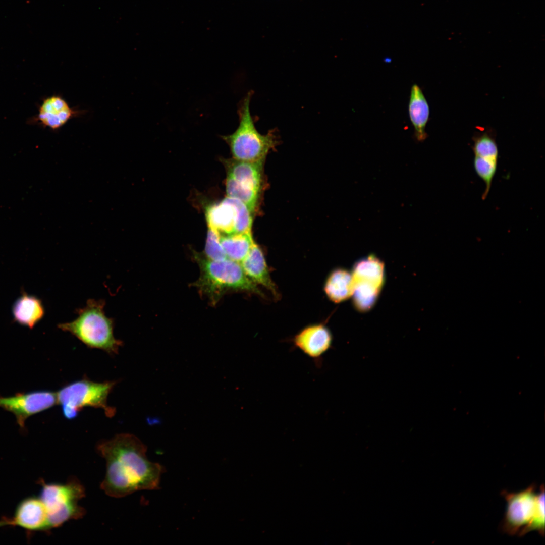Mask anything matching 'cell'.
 Segmentation results:
<instances>
[{
  "label": "cell",
  "instance_id": "cell-1",
  "mask_svg": "<svg viewBox=\"0 0 545 545\" xmlns=\"http://www.w3.org/2000/svg\"><path fill=\"white\" fill-rule=\"evenodd\" d=\"M97 450L106 461L101 488L108 496L121 498L136 491L159 488L164 468L147 459L146 446L136 436L117 434L100 443Z\"/></svg>",
  "mask_w": 545,
  "mask_h": 545
},
{
  "label": "cell",
  "instance_id": "cell-2",
  "mask_svg": "<svg viewBox=\"0 0 545 545\" xmlns=\"http://www.w3.org/2000/svg\"><path fill=\"white\" fill-rule=\"evenodd\" d=\"M193 255L200 275L193 285L213 305L230 291H241L265 297L257 285L246 275L240 263L228 258L213 260L199 253Z\"/></svg>",
  "mask_w": 545,
  "mask_h": 545
},
{
  "label": "cell",
  "instance_id": "cell-3",
  "mask_svg": "<svg viewBox=\"0 0 545 545\" xmlns=\"http://www.w3.org/2000/svg\"><path fill=\"white\" fill-rule=\"evenodd\" d=\"M104 300L88 299L85 307L77 310L78 316L72 321L59 324L86 346L102 350L113 355L117 354L122 345L114 335V319L104 312Z\"/></svg>",
  "mask_w": 545,
  "mask_h": 545
},
{
  "label": "cell",
  "instance_id": "cell-4",
  "mask_svg": "<svg viewBox=\"0 0 545 545\" xmlns=\"http://www.w3.org/2000/svg\"><path fill=\"white\" fill-rule=\"evenodd\" d=\"M532 484L517 493H502L507 502L501 525L503 532L509 535H525L531 531L540 535L544 533V491L543 485L539 493Z\"/></svg>",
  "mask_w": 545,
  "mask_h": 545
},
{
  "label": "cell",
  "instance_id": "cell-5",
  "mask_svg": "<svg viewBox=\"0 0 545 545\" xmlns=\"http://www.w3.org/2000/svg\"><path fill=\"white\" fill-rule=\"evenodd\" d=\"M252 92H248L238 106L239 124L236 131L222 138L229 145L232 158L244 161L264 160L268 153L278 144L275 130L266 134L259 133L250 111Z\"/></svg>",
  "mask_w": 545,
  "mask_h": 545
},
{
  "label": "cell",
  "instance_id": "cell-6",
  "mask_svg": "<svg viewBox=\"0 0 545 545\" xmlns=\"http://www.w3.org/2000/svg\"><path fill=\"white\" fill-rule=\"evenodd\" d=\"M116 383L113 381L96 383L84 378L66 385L57 393L63 415L68 419H73L83 407L90 406L101 408L106 416L112 417L116 411L107 405V399Z\"/></svg>",
  "mask_w": 545,
  "mask_h": 545
},
{
  "label": "cell",
  "instance_id": "cell-7",
  "mask_svg": "<svg viewBox=\"0 0 545 545\" xmlns=\"http://www.w3.org/2000/svg\"><path fill=\"white\" fill-rule=\"evenodd\" d=\"M84 494L83 485L74 478L64 484L43 483L40 499L47 511L49 528L82 517L85 510L78 502Z\"/></svg>",
  "mask_w": 545,
  "mask_h": 545
},
{
  "label": "cell",
  "instance_id": "cell-8",
  "mask_svg": "<svg viewBox=\"0 0 545 545\" xmlns=\"http://www.w3.org/2000/svg\"><path fill=\"white\" fill-rule=\"evenodd\" d=\"M208 228L219 235L251 233L253 214L239 199L226 197L206 208Z\"/></svg>",
  "mask_w": 545,
  "mask_h": 545
},
{
  "label": "cell",
  "instance_id": "cell-9",
  "mask_svg": "<svg viewBox=\"0 0 545 545\" xmlns=\"http://www.w3.org/2000/svg\"><path fill=\"white\" fill-rule=\"evenodd\" d=\"M56 403L57 393L49 391L19 393L8 397L0 396V407L14 414L22 428L28 417L52 407Z\"/></svg>",
  "mask_w": 545,
  "mask_h": 545
},
{
  "label": "cell",
  "instance_id": "cell-10",
  "mask_svg": "<svg viewBox=\"0 0 545 545\" xmlns=\"http://www.w3.org/2000/svg\"><path fill=\"white\" fill-rule=\"evenodd\" d=\"M354 292L366 297H377L384 284L383 263L373 255L355 263L352 274Z\"/></svg>",
  "mask_w": 545,
  "mask_h": 545
},
{
  "label": "cell",
  "instance_id": "cell-11",
  "mask_svg": "<svg viewBox=\"0 0 545 545\" xmlns=\"http://www.w3.org/2000/svg\"><path fill=\"white\" fill-rule=\"evenodd\" d=\"M292 341L295 347L319 366L323 355L331 347L332 336L324 325L315 324L307 326L299 332Z\"/></svg>",
  "mask_w": 545,
  "mask_h": 545
},
{
  "label": "cell",
  "instance_id": "cell-12",
  "mask_svg": "<svg viewBox=\"0 0 545 545\" xmlns=\"http://www.w3.org/2000/svg\"><path fill=\"white\" fill-rule=\"evenodd\" d=\"M473 150L474 170L485 183L484 193H488L497 168L499 152L497 143L493 137L484 134L475 138Z\"/></svg>",
  "mask_w": 545,
  "mask_h": 545
},
{
  "label": "cell",
  "instance_id": "cell-13",
  "mask_svg": "<svg viewBox=\"0 0 545 545\" xmlns=\"http://www.w3.org/2000/svg\"><path fill=\"white\" fill-rule=\"evenodd\" d=\"M10 524L32 531L49 529L46 508L40 498L29 497L18 505Z\"/></svg>",
  "mask_w": 545,
  "mask_h": 545
},
{
  "label": "cell",
  "instance_id": "cell-14",
  "mask_svg": "<svg viewBox=\"0 0 545 545\" xmlns=\"http://www.w3.org/2000/svg\"><path fill=\"white\" fill-rule=\"evenodd\" d=\"M80 114L81 111L71 107L63 97L53 95L43 100L39 110L38 118L44 126L58 130Z\"/></svg>",
  "mask_w": 545,
  "mask_h": 545
},
{
  "label": "cell",
  "instance_id": "cell-15",
  "mask_svg": "<svg viewBox=\"0 0 545 545\" xmlns=\"http://www.w3.org/2000/svg\"><path fill=\"white\" fill-rule=\"evenodd\" d=\"M264 161L249 162L231 158L224 161L227 176L244 187L261 193L263 185Z\"/></svg>",
  "mask_w": 545,
  "mask_h": 545
},
{
  "label": "cell",
  "instance_id": "cell-16",
  "mask_svg": "<svg viewBox=\"0 0 545 545\" xmlns=\"http://www.w3.org/2000/svg\"><path fill=\"white\" fill-rule=\"evenodd\" d=\"M241 265L253 282L265 287L275 297L279 298L277 287L271 278L263 251L255 242Z\"/></svg>",
  "mask_w": 545,
  "mask_h": 545
},
{
  "label": "cell",
  "instance_id": "cell-17",
  "mask_svg": "<svg viewBox=\"0 0 545 545\" xmlns=\"http://www.w3.org/2000/svg\"><path fill=\"white\" fill-rule=\"evenodd\" d=\"M408 111L415 138L417 141L422 142L428 136L425 127L429 117V107L422 90L416 84L411 88Z\"/></svg>",
  "mask_w": 545,
  "mask_h": 545
},
{
  "label": "cell",
  "instance_id": "cell-18",
  "mask_svg": "<svg viewBox=\"0 0 545 545\" xmlns=\"http://www.w3.org/2000/svg\"><path fill=\"white\" fill-rule=\"evenodd\" d=\"M12 313L17 323L32 329L43 317L45 310L41 300L24 292L13 304Z\"/></svg>",
  "mask_w": 545,
  "mask_h": 545
},
{
  "label": "cell",
  "instance_id": "cell-19",
  "mask_svg": "<svg viewBox=\"0 0 545 545\" xmlns=\"http://www.w3.org/2000/svg\"><path fill=\"white\" fill-rule=\"evenodd\" d=\"M354 284L352 274L344 269L332 271L324 286L328 297L335 303L341 302L353 295Z\"/></svg>",
  "mask_w": 545,
  "mask_h": 545
},
{
  "label": "cell",
  "instance_id": "cell-20",
  "mask_svg": "<svg viewBox=\"0 0 545 545\" xmlns=\"http://www.w3.org/2000/svg\"><path fill=\"white\" fill-rule=\"evenodd\" d=\"M220 243L228 259L241 262L255 242L251 233L219 235Z\"/></svg>",
  "mask_w": 545,
  "mask_h": 545
},
{
  "label": "cell",
  "instance_id": "cell-21",
  "mask_svg": "<svg viewBox=\"0 0 545 545\" xmlns=\"http://www.w3.org/2000/svg\"><path fill=\"white\" fill-rule=\"evenodd\" d=\"M226 191L227 197L241 201L254 214L258 206L261 193L241 186L228 176L226 181Z\"/></svg>",
  "mask_w": 545,
  "mask_h": 545
},
{
  "label": "cell",
  "instance_id": "cell-22",
  "mask_svg": "<svg viewBox=\"0 0 545 545\" xmlns=\"http://www.w3.org/2000/svg\"><path fill=\"white\" fill-rule=\"evenodd\" d=\"M219 234L208 228L204 249V256L213 260L227 259L225 252L220 243Z\"/></svg>",
  "mask_w": 545,
  "mask_h": 545
},
{
  "label": "cell",
  "instance_id": "cell-23",
  "mask_svg": "<svg viewBox=\"0 0 545 545\" xmlns=\"http://www.w3.org/2000/svg\"><path fill=\"white\" fill-rule=\"evenodd\" d=\"M4 524H5V522L4 523L3 522H0V525H4Z\"/></svg>",
  "mask_w": 545,
  "mask_h": 545
}]
</instances>
